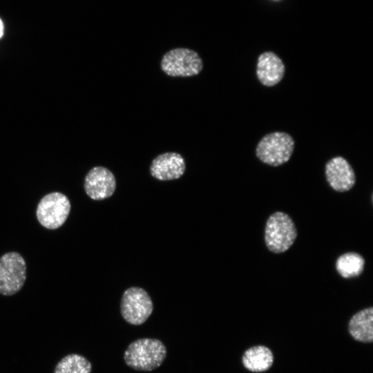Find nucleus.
<instances>
[{
    "instance_id": "1",
    "label": "nucleus",
    "mask_w": 373,
    "mask_h": 373,
    "mask_svg": "<svg viewBox=\"0 0 373 373\" xmlns=\"http://www.w3.org/2000/svg\"><path fill=\"white\" fill-rule=\"evenodd\" d=\"M166 356L164 343L156 338H140L133 341L124 354L125 363L138 371H152L159 367Z\"/></svg>"
},
{
    "instance_id": "4",
    "label": "nucleus",
    "mask_w": 373,
    "mask_h": 373,
    "mask_svg": "<svg viewBox=\"0 0 373 373\" xmlns=\"http://www.w3.org/2000/svg\"><path fill=\"white\" fill-rule=\"evenodd\" d=\"M160 67L169 76L189 77L199 74L202 70L203 63L195 51L185 48H177L163 55Z\"/></svg>"
},
{
    "instance_id": "10",
    "label": "nucleus",
    "mask_w": 373,
    "mask_h": 373,
    "mask_svg": "<svg viewBox=\"0 0 373 373\" xmlns=\"http://www.w3.org/2000/svg\"><path fill=\"white\" fill-rule=\"evenodd\" d=\"M186 169L183 157L178 153L166 152L153 159L150 166L151 175L161 181L180 178Z\"/></svg>"
},
{
    "instance_id": "7",
    "label": "nucleus",
    "mask_w": 373,
    "mask_h": 373,
    "mask_svg": "<svg viewBox=\"0 0 373 373\" xmlns=\"http://www.w3.org/2000/svg\"><path fill=\"white\" fill-rule=\"evenodd\" d=\"M26 279V265L21 254L10 251L0 257V294L12 296L17 293Z\"/></svg>"
},
{
    "instance_id": "14",
    "label": "nucleus",
    "mask_w": 373,
    "mask_h": 373,
    "mask_svg": "<svg viewBox=\"0 0 373 373\" xmlns=\"http://www.w3.org/2000/svg\"><path fill=\"white\" fill-rule=\"evenodd\" d=\"M365 260L356 252H347L340 256L336 261V269L344 278L358 276L364 269Z\"/></svg>"
},
{
    "instance_id": "3",
    "label": "nucleus",
    "mask_w": 373,
    "mask_h": 373,
    "mask_svg": "<svg viewBox=\"0 0 373 373\" xmlns=\"http://www.w3.org/2000/svg\"><path fill=\"white\" fill-rule=\"evenodd\" d=\"M294 140L285 132H273L265 135L256 149L257 157L272 166H280L288 162L294 152Z\"/></svg>"
},
{
    "instance_id": "9",
    "label": "nucleus",
    "mask_w": 373,
    "mask_h": 373,
    "mask_svg": "<svg viewBox=\"0 0 373 373\" xmlns=\"http://www.w3.org/2000/svg\"><path fill=\"white\" fill-rule=\"evenodd\" d=\"M326 180L329 185L337 192H345L355 184V173L346 159L336 156L325 164Z\"/></svg>"
},
{
    "instance_id": "8",
    "label": "nucleus",
    "mask_w": 373,
    "mask_h": 373,
    "mask_svg": "<svg viewBox=\"0 0 373 373\" xmlns=\"http://www.w3.org/2000/svg\"><path fill=\"white\" fill-rule=\"evenodd\" d=\"M115 189V178L113 173L105 167H93L85 177L84 190L94 200H102L110 198Z\"/></svg>"
},
{
    "instance_id": "12",
    "label": "nucleus",
    "mask_w": 373,
    "mask_h": 373,
    "mask_svg": "<svg viewBox=\"0 0 373 373\" xmlns=\"http://www.w3.org/2000/svg\"><path fill=\"white\" fill-rule=\"evenodd\" d=\"M348 331L357 341L372 343L373 341V307L365 308L350 318Z\"/></svg>"
},
{
    "instance_id": "15",
    "label": "nucleus",
    "mask_w": 373,
    "mask_h": 373,
    "mask_svg": "<svg viewBox=\"0 0 373 373\" xmlns=\"http://www.w3.org/2000/svg\"><path fill=\"white\" fill-rule=\"evenodd\" d=\"M92 365L84 356L71 354L61 358L55 366L54 373H90Z\"/></svg>"
},
{
    "instance_id": "2",
    "label": "nucleus",
    "mask_w": 373,
    "mask_h": 373,
    "mask_svg": "<svg viewBox=\"0 0 373 373\" xmlns=\"http://www.w3.org/2000/svg\"><path fill=\"white\" fill-rule=\"evenodd\" d=\"M297 237L296 225L290 216L282 211L272 213L266 222L265 242L274 254L288 250Z\"/></svg>"
},
{
    "instance_id": "5",
    "label": "nucleus",
    "mask_w": 373,
    "mask_h": 373,
    "mask_svg": "<svg viewBox=\"0 0 373 373\" xmlns=\"http://www.w3.org/2000/svg\"><path fill=\"white\" fill-rule=\"evenodd\" d=\"M70 202L65 195L52 192L44 195L38 203L36 216L39 222L48 229H57L66 222Z\"/></svg>"
},
{
    "instance_id": "11",
    "label": "nucleus",
    "mask_w": 373,
    "mask_h": 373,
    "mask_svg": "<svg viewBox=\"0 0 373 373\" xmlns=\"http://www.w3.org/2000/svg\"><path fill=\"white\" fill-rule=\"evenodd\" d=\"M285 72V64L276 53L267 51L259 55L256 75L262 85L271 87L278 84L283 79Z\"/></svg>"
},
{
    "instance_id": "6",
    "label": "nucleus",
    "mask_w": 373,
    "mask_h": 373,
    "mask_svg": "<svg viewBox=\"0 0 373 373\" xmlns=\"http://www.w3.org/2000/svg\"><path fill=\"white\" fill-rule=\"evenodd\" d=\"M153 310L152 300L142 288L131 287L124 291L120 303V311L123 318L134 325L143 324Z\"/></svg>"
},
{
    "instance_id": "16",
    "label": "nucleus",
    "mask_w": 373,
    "mask_h": 373,
    "mask_svg": "<svg viewBox=\"0 0 373 373\" xmlns=\"http://www.w3.org/2000/svg\"><path fill=\"white\" fill-rule=\"evenodd\" d=\"M2 35H3V24H2L1 21L0 20V37L2 36Z\"/></svg>"
},
{
    "instance_id": "13",
    "label": "nucleus",
    "mask_w": 373,
    "mask_h": 373,
    "mask_svg": "<svg viewBox=\"0 0 373 373\" xmlns=\"http://www.w3.org/2000/svg\"><path fill=\"white\" fill-rule=\"evenodd\" d=\"M244 367L252 372L268 370L274 363L271 350L264 345H256L247 349L242 356Z\"/></svg>"
}]
</instances>
